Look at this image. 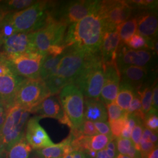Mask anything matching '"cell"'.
<instances>
[{
    "label": "cell",
    "instance_id": "d590c367",
    "mask_svg": "<svg viewBox=\"0 0 158 158\" xmlns=\"http://www.w3.org/2000/svg\"><path fill=\"white\" fill-rule=\"evenodd\" d=\"M127 117H128V114L123 118L113 121L111 122H108L112 135L115 139L121 137L122 132L124 130L127 123Z\"/></svg>",
    "mask_w": 158,
    "mask_h": 158
},
{
    "label": "cell",
    "instance_id": "db71d44e",
    "mask_svg": "<svg viewBox=\"0 0 158 158\" xmlns=\"http://www.w3.org/2000/svg\"><path fill=\"white\" fill-rule=\"evenodd\" d=\"M40 158L39 157V156H34V157H33V158Z\"/></svg>",
    "mask_w": 158,
    "mask_h": 158
},
{
    "label": "cell",
    "instance_id": "7bdbcfd3",
    "mask_svg": "<svg viewBox=\"0 0 158 158\" xmlns=\"http://www.w3.org/2000/svg\"><path fill=\"white\" fill-rule=\"evenodd\" d=\"M158 147V145L154 144L150 142H145L139 143V152L141 153L142 158H143L153 149Z\"/></svg>",
    "mask_w": 158,
    "mask_h": 158
},
{
    "label": "cell",
    "instance_id": "ffe728a7",
    "mask_svg": "<svg viewBox=\"0 0 158 158\" xmlns=\"http://www.w3.org/2000/svg\"><path fill=\"white\" fill-rule=\"evenodd\" d=\"M137 32L146 38L151 40L156 39L158 35V15L155 11H145L136 15Z\"/></svg>",
    "mask_w": 158,
    "mask_h": 158
},
{
    "label": "cell",
    "instance_id": "277c9868",
    "mask_svg": "<svg viewBox=\"0 0 158 158\" xmlns=\"http://www.w3.org/2000/svg\"><path fill=\"white\" fill-rule=\"evenodd\" d=\"M29 114L28 111L17 104L8 108L5 121L0 131V142L6 151L25 136Z\"/></svg>",
    "mask_w": 158,
    "mask_h": 158
},
{
    "label": "cell",
    "instance_id": "6da1fadb",
    "mask_svg": "<svg viewBox=\"0 0 158 158\" xmlns=\"http://www.w3.org/2000/svg\"><path fill=\"white\" fill-rule=\"evenodd\" d=\"M98 12L68 26L63 41L66 49L74 48L91 54L100 53L106 29Z\"/></svg>",
    "mask_w": 158,
    "mask_h": 158
},
{
    "label": "cell",
    "instance_id": "816d5d0a",
    "mask_svg": "<svg viewBox=\"0 0 158 158\" xmlns=\"http://www.w3.org/2000/svg\"><path fill=\"white\" fill-rule=\"evenodd\" d=\"M8 110V108L6 107L2 102H0V113L7 111Z\"/></svg>",
    "mask_w": 158,
    "mask_h": 158
},
{
    "label": "cell",
    "instance_id": "484cf974",
    "mask_svg": "<svg viewBox=\"0 0 158 158\" xmlns=\"http://www.w3.org/2000/svg\"><path fill=\"white\" fill-rule=\"evenodd\" d=\"M121 44L125 45L137 31L136 17H131L129 19L119 25L117 28Z\"/></svg>",
    "mask_w": 158,
    "mask_h": 158
},
{
    "label": "cell",
    "instance_id": "f546056e",
    "mask_svg": "<svg viewBox=\"0 0 158 158\" xmlns=\"http://www.w3.org/2000/svg\"><path fill=\"white\" fill-rule=\"evenodd\" d=\"M153 40H147L141 35L135 34L128 40L125 45L134 50H142L143 49L145 50L151 49L152 50Z\"/></svg>",
    "mask_w": 158,
    "mask_h": 158
},
{
    "label": "cell",
    "instance_id": "44dd1931",
    "mask_svg": "<svg viewBox=\"0 0 158 158\" xmlns=\"http://www.w3.org/2000/svg\"><path fill=\"white\" fill-rule=\"evenodd\" d=\"M85 119L95 122H107V108L100 97L85 98L84 102Z\"/></svg>",
    "mask_w": 158,
    "mask_h": 158
},
{
    "label": "cell",
    "instance_id": "4dcf8cb0",
    "mask_svg": "<svg viewBox=\"0 0 158 158\" xmlns=\"http://www.w3.org/2000/svg\"><path fill=\"white\" fill-rule=\"evenodd\" d=\"M141 100L142 110L146 115L152 110V87L147 86L139 91L135 92Z\"/></svg>",
    "mask_w": 158,
    "mask_h": 158
},
{
    "label": "cell",
    "instance_id": "30bf717a",
    "mask_svg": "<svg viewBox=\"0 0 158 158\" xmlns=\"http://www.w3.org/2000/svg\"><path fill=\"white\" fill-rule=\"evenodd\" d=\"M132 10L128 1H101L98 12L108 31L116 29L119 25L129 19Z\"/></svg>",
    "mask_w": 158,
    "mask_h": 158
},
{
    "label": "cell",
    "instance_id": "f5cc1de1",
    "mask_svg": "<svg viewBox=\"0 0 158 158\" xmlns=\"http://www.w3.org/2000/svg\"><path fill=\"white\" fill-rule=\"evenodd\" d=\"M116 158H130L128 156H125L123 155H121V154H118V155L117 156Z\"/></svg>",
    "mask_w": 158,
    "mask_h": 158
},
{
    "label": "cell",
    "instance_id": "9a60e30c",
    "mask_svg": "<svg viewBox=\"0 0 158 158\" xmlns=\"http://www.w3.org/2000/svg\"><path fill=\"white\" fill-rule=\"evenodd\" d=\"M40 117L35 116L29 119L25 132V138L29 145L35 150L51 147L55 143L45 130L40 124Z\"/></svg>",
    "mask_w": 158,
    "mask_h": 158
},
{
    "label": "cell",
    "instance_id": "d4e9b609",
    "mask_svg": "<svg viewBox=\"0 0 158 158\" xmlns=\"http://www.w3.org/2000/svg\"><path fill=\"white\" fill-rule=\"evenodd\" d=\"M32 149L24 136L10 147L6 151V158H29Z\"/></svg>",
    "mask_w": 158,
    "mask_h": 158
},
{
    "label": "cell",
    "instance_id": "cb8c5ba5",
    "mask_svg": "<svg viewBox=\"0 0 158 158\" xmlns=\"http://www.w3.org/2000/svg\"><path fill=\"white\" fill-rule=\"evenodd\" d=\"M135 94V91L128 85L120 83L115 102L122 110L127 112Z\"/></svg>",
    "mask_w": 158,
    "mask_h": 158
},
{
    "label": "cell",
    "instance_id": "7c38bea8",
    "mask_svg": "<svg viewBox=\"0 0 158 158\" xmlns=\"http://www.w3.org/2000/svg\"><path fill=\"white\" fill-rule=\"evenodd\" d=\"M45 56V54L34 52L19 55L8 63L12 73L25 79H38Z\"/></svg>",
    "mask_w": 158,
    "mask_h": 158
},
{
    "label": "cell",
    "instance_id": "1f68e13d",
    "mask_svg": "<svg viewBox=\"0 0 158 158\" xmlns=\"http://www.w3.org/2000/svg\"><path fill=\"white\" fill-rule=\"evenodd\" d=\"M115 138L112 136L98 134L96 135L89 136V149L96 152H98L105 149L109 142Z\"/></svg>",
    "mask_w": 158,
    "mask_h": 158
},
{
    "label": "cell",
    "instance_id": "d6986e66",
    "mask_svg": "<svg viewBox=\"0 0 158 158\" xmlns=\"http://www.w3.org/2000/svg\"><path fill=\"white\" fill-rule=\"evenodd\" d=\"M120 44V39L117 29L105 32L100 48V55L103 64L116 62Z\"/></svg>",
    "mask_w": 158,
    "mask_h": 158
},
{
    "label": "cell",
    "instance_id": "ac0fdd59",
    "mask_svg": "<svg viewBox=\"0 0 158 158\" xmlns=\"http://www.w3.org/2000/svg\"><path fill=\"white\" fill-rule=\"evenodd\" d=\"M24 79L11 72L0 76V102L6 107L9 108L14 105L18 85Z\"/></svg>",
    "mask_w": 158,
    "mask_h": 158
},
{
    "label": "cell",
    "instance_id": "681fc988",
    "mask_svg": "<svg viewBox=\"0 0 158 158\" xmlns=\"http://www.w3.org/2000/svg\"><path fill=\"white\" fill-rule=\"evenodd\" d=\"M9 14L6 12L4 11L1 7H0V26L1 25L2 23H3L5 18H6V15Z\"/></svg>",
    "mask_w": 158,
    "mask_h": 158
},
{
    "label": "cell",
    "instance_id": "f35d334b",
    "mask_svg": "<svg viewBox=\"0 0 158 158\" xmlns=\"http://www.w3.org/2000/svg\"><path fill=\"white\" fill-rule=\"evenodd\" d=\"M143 127H144L142 123L140 122L138 123L132 130L131 135V138H131V140L134 144L136 149L139 151V143H140V141L142 135Z\"/></svg>",
    "mask_w": 158,
    "mask_h": 158
},
{
    "label": "cell",
    "instance_id": "3957f363",
    "mask_svg": "<svg viewBox=\"0 0 158 158\" xmlns=\"http://www.w3.org/2000/svg\"><path fill=\"white\" fill-rule=\"evenodd\" d=\"M104 81V66L101 55L99 53L74 79L72 84L74 85L85 98H97L100 96Z\"/></svg>",
    "mask_w": 158,
    "mask_h": 158
},
{
    "label": "cell",
    "instance_id": "d6a6232c",
    "mask_svg": "<svg viewBox=\"0 0 158 158\" xmlns=\"http://www.w3.org/2000/svg\"><path fill=\"white\" fill-rule=\"evenodd\" d=\"M106 108L108 122L123 118L127 115V112L122 110L114 102L107 105Z\"/></svg>",
    "mask_w": 158,
    "mask_h": 158
},
{
    "label": "cell",
    "instance_id": "c3c4849f",
    "mask_svg": "<svg viewBox=\"0 0 158 158\" xmlns=\"http://www.w3.org/2000/svg\"><path fill=\"white\" fill-rule=\"evenodd\" d=\"M7 111L0 113V131L1 130V128L2 127V125L4 124V123L5 121Z\"/></svg>",
    "mask_w": 158,
    "mask_h": 158
},
{
    "label": "cell",
    "instance_id": "e0dca14e",
    "mask_svg": "<svg viewBox=\"0 0 158 158\" xmlns=\"http://www.w3.org/2000/svg\"><path fill=\"white\" fill-rule=\"evenodd\" d=\"M119 70L120 83L128 85L135 92L147 87V82L150 78L148 68L128 66L119 69Z\"/></svg>",
    "mask_w": 158,
    "mask_h": 158
},
{
    "label": "cell",
    "instance_id": "f907efd6",
    "mask_svg": "<svg viewBox=\"0 0 158 158\" xmlns=\"http://www.w3.org/2000/svg\"><path fill=\"white\" fill-rule=\"evenodd\" d=\"M6 151L5 148L0 142V158H6Z\"/></svg>",
    "mask_w": 158,
    "mask_h": 158
},
{
    "label": "cell",
    "instance_id": "bcb514c9",
    "mask_svg": "<svg viewBox=\"0 0 158 158\" xmlns=\"http://www.w3.org/2000/svg\"><path fill=\"white\" fill-rule=\"evenodd\" d=\"M63 158H87L85 153L80 151H73Z\"/></svg>",
    "mask_w": 158,
    "mask_h": 158
},
{
    "label": "cell",
    "instance_id": "6f0895ef",
    "mask_svg": "<svg viewBox=\"0 0 158 158\" xmlns=\"http://www.w3.org/2000/svg\"></svg>",
    "mask_w": 158,
    "mask_h": 158
},
{
    "label": "cell",
    "instance_id": "7a4b0ae2",
    "mask_svg": "<svg viewBox=\"0 0 158 158\" xmlns=\"http://www.w3.org/2000/svg\"><path fill=\"white\" fill-rule=\"evenodd\" d=\"M54 2L37 1L20 11L9 13L8 17L17 32H34L45 23L52 14Z\"/></svg>",
    "mask_w": 158,
    "mask_h": 158
},
{
    "label": "cell",
    "instance_id": "4316f807",
    "mask_svg": "<svg viewBox=\"0 0 158 158\" xmlns=\"http://www.w3.org/2000/svg\"><path fill=\"white\" fill-rule=\"evenodd\" d=\"M117 152L130 158H142L141 153L135 148L130 139L119 137L115 138Z\"/></svg>",
    "mask_w": 158,
    "mask_h": 158
},
{
    "label": "cell",
    "instance_id": "60d3db41",
    "mask_svg": "<svg viewBox=\"0 0 158 158\" xmlns=\"http://www.w3.org/2000/svg\"><path fill=\"white\" fill-rule=\"evenodd\" d=\"M150 142L154 144L158 145V134L157 132H155L151 130H149L145 127H143L142 135L140 141V143Z\"/></svg>",
    "mask_w": 158,
    "mask_h": 158
},
{
    "label": "cell",
    "instance_id": "2e32d148",
    "mask_svg": "<svg viewBox=\"0 0 158 158\" xmlns=\"http://www.w3.org/2000/svg\"><path fill=\"white\" fill-rule=\"evenodd\" d=\"M30 113L36 114V116L42 118L57 119L62 124L70 125V120L64 114L59 98L56 96H51L34 108Z\"/></svg>",
    "mask_w": 158,
    "mask_h": 158
},
{
    "label": "cell",
    "instance_id": "ba28073f",
    "mask_svg": "<svg viewBox=\"0 0 158 158\" xmlns=\"http://www.w3.org/2000/svg\"><path fill=\"white\" fill-rule=\"evenodd\" d=\"M59 99L64 114L73 126L71 131L79 132L85 121L84 96L73 84L65 86L59 93Z\"/></svg>",
    "mask_w": 158,
    "mask_h": 158
},
{
    "label": "cell",
    "instance_id": "e575fe53",
    "mask_svg": "<svg viewBox=\"0 0 158 158\" xmlns=\"http://www.w3.org/2000/svg\"><path fill=\"white\" fill-rule=\"evenodd\" d=\"M128 2L132 8H139L145 11H153L157 10L158 1L140 0V1H128Z\"/></svg>",
    "mask_w": 158,
    "mask_h": 158
},
{
    "label": "cell",
    "instance_id": "9f6ffc18",
    "mask_svg": "<svg viewBox=\"0 0 158 158\" xmlns=\"http://www.w3.org/2000/svg\"><path fill=\"white\" fill-rule=\"evenodd\" d=\"M1 49V46L0 45V49ZM0 52H1V50H0Z\"/></svg>",
    "mask_w": 158,
    "mask_h": 158
},
{
    "label": "cell",
    "instance_id": "7402d4cb",
    "mask_svg": "<svg viewBox=\"0 0 158 158\" xmlns=\"http://www.w3.org/2000/svg\"><path fill=\"white\" fill-rule=\"evenodd\" d=\"M73 138L74 136L70 132L69 135L60 143L36 150V155L40 158H63L68 153L73 151L72 146Z\"/></svg>",
    "mask_w": 158,
    "mask_h": 158
},
{
    "label": "cell",
    "instance_id": "8992f818",
    "mask_svg": "<svg viewBox=\"0 0 158 158\" xmlns=\"http://www.w3.org/2000/svg\"><path fill=\"white\" fill-rule=\"evenodd\" d=\"M51 94L40 79H25L18 85L14 98L17 104L29 113Z\"/></svg>",
    "mask_w": 158,
    "mask_h": 158
},
{
    "label": "cell",
    "instance_id": "603a6c76",
    "mask_svg": "<svg viewBox=\"0 0 158 158\" xmlns=\"http://www.w3.org/2000/svg\"><path fill=\"white\" fill-rule=\"evenodd\" d=\"M63 55V53L57 56L45 55L40 69V79L44 81L55 74L57 66L62 59Z\"/></svg>",
    "mask_w": 158,
    "mask_h": 158
},
{
    "label": "cell",
    "instance_id": "5bb4252c",
    "mask_svg": "<svg viewBox=\"0 0 158 158\" xmlns=\"http://www.w3.org/2000/svg\"><path fill=\"white\" fill-rule=\"evenodd\" d=\"M103 66L104 81L100 97L108 105L115 100L118 92L121 76L116 62Z\"/></svg>",
    "mask_w": 158,
    "mask_h": 158
},
{
    "label": "cell",
    "instance_id": "52a82bcc",
    "mask_svg": "<svg viewBox=\"0 0 158 158\" xmlns=\"http://www.w3.org/2000/svg\"><path fill=\"white\" fill-rule=\"evenodd\" d=\"M68 25L51 14L45 23L34 32V43L37 52L45 54L55 46L63 45Z\"/></svg>",
    "mask_w": 158,
    "mask_h": 158
},
{
    "label": "cell",
    "instance_id": "ab89813d",
    "mask_svg": "<svg viewBox=\"0 0 158 158\" xmlns=\"http://www.w3.org/2000/svg\"><path fill=\"white\" fill-rule=\"evenodd\" d=\"M79 131L81 135L87 136H92L99 134L96 130L94 123L85 119L79 129Z\"/></svg>",
    "mask_w": 158,
    "mask_h": 158
},
{
    "label": "cell",
    "instance_id": "5b68a950",
    "mask_svg": "<svg viewBox=\"0 0 158 158\" xmlns=\"http://www.w3.org/2000/svg\"><path fill=\"white\" fill-rule=\"evenodd\" d=\"M101 1L79 0L62 2L57 6L55 2L52 14L68 26L77 23L85 17L98 11Z\"/></svg>",
    "mask_w": 158,
    "mask_h": 158
},
{
    "label": "cell",
    "instance_id": "7dc6e473",
    "mask_svg": "<svg viewBox=\"0 0 158 158\" xmlns=\"http://www.w3.org/2000/svg\"><path fill=\"white\" fill-rule=\"evenodd\" d=\"M143 158H158V147L153 149L152 151H151L148 154H147Z\"/></svg>",
    "mask_w": 158,
    "mask_h": 158
},
{
    "label": "cell",
    "instance_id": "9c48e42d",
    "mask_svg": "<svg viewBox=\"0 0 158 158\" xmlns=\"http://www.w3.org/2000/svg\"><path fill=\"white\" fill-rule=\"evenodd\" d=\"M99 53L91 54L74 48L66 49L54 75L68 80L72 84L74 79Z\"/></svg>",
    "mask_w": 158,
    "mask_h": 158
},
{
    "label": "cell",
    "instance_id": "836d02e7",
    "mask_svg": "<svg viewBox=\"0 0 158 158\" xmlns=\"http://www.w3.org/2000/svg\"><path fill=\"white\" fill-rule=\"evenodd\" d=\"M8 14L0 26V40L1 44L6 39L17 33L15 28L8 17Z\"/></svg>",
    "mask_w": 158,
    "mask_h": 158
},
{
    "label": "cell",
    "instance_id": "8d00e7d4",
    "mask_svg": "<svg viewBox=\"0 0 158 158\" xmlns=\"http://www.w3.org/2000/svg\"><path fill=\"white\" fill-rule=\"evenodd\" d=\"M118 155L115 139L108 143L105 149L97 153L96 158H116Z\"/></svg>",
    "mask_w": 158,
    "mask_h": 158
},
{
    "label": "cell",
    "instance_id": "f1b7e54d",
    "mask_svg": "<svg viewBox=\"0 0 158 158\" xmlns=\"http://www.w3.org/2000/svg\"><path fill=\"white\" fill-rule=\"evenodd\" d=\"M44 81L51 96H56L65 86L70 84L68 80L55 75L48 77Z\"/></svg>",
    "mask_w": 158,
    "mask_h": 158
},
{
    "label": "cell",
    "instance_id": "ee69618b",
    "mask_svg": "<svg viewBox=\"0 0 158 158\" xmlns=\"http://www.w3.org/2000/svg\"><path fill=\"white\" fill-rule=\"evenodd\" d=\"M158 87L157 83L154 85L152 90V110L150 113H158ZM149 114V113H148Z\"/></svg>",
    "mask_w": 158,
    "mask_h": 158
},
{
    "label": "cell",
    "instance_id": "f6af8a7d",
    "mask_svg": "<svg viewBox=\"0 0 158 158\" xmlns=\"http://www.w3.org/2000/svg\"><path fill=\"white\" fill-rule=\"evenodd\" d=\"M11 72L8 63L0 56V76Z\"/></svg>",
    "mask_w": 158,
    "mask_h": 158
},
{
    "label": "cell",
    "instance_id": "8fae6325",
    "mask_svg": "<svg viewBox=\"0 0 158 158\" xmlns=\"http://www.w3.org/2000/svg\"><path fill=\"white\" fill-rule=\"evenodd\" d=\"M37 52L34 43V32H17L2 44L0 56L9 62L25 53Z\"/></svg>",
    "mask_w": 158,
    "mask_h": 158
},
{
    "label": "cell",
    "instance_id": "b9f144b4",
    "mask_svg": "<svg viewBox=\"0 0 158 158\" xmlns=\"http://www.w3.org/2000/svg\"><path fill=\"white\" fill-rule=\"evenodd\" d=\"M94 124L98 134L100 133L102 135L113 137L110 125L108 122H95L94 123Z\"/></svg>",
    "mask_w": 158,
    "mask_h": 158
},
{
    "label": "cell",
    "instance_id": "4fadbf2b",
    "mask_svg": "<svg viewBox=\"0 0 158 158\" xmlns=\"http://www.w3.org/2000/svg\"><path fill=\"white\" fill-rule=\"evenodd\" d=\"M152 59V53L149 50H134L120 44L116 62L118 69L128 66L148 68Z\"/></svg>",
    "mask_w": 158,
    "mask_h": 158
},
{
    "label": "cell",
    "instance_id": "74e56055",
    "mask_svg": "<svg viewBox=\"0 0 158 158\" xmlns=\"http://www.w3.org/2000/svg\"><path fill=\"white\" fill-rule=\"evenodd\" d=\"M142 124L144 127L155 132H158V114L154 113L148 114L145 115V118L144 119Z\"/></svg>",
    "mask_w": 158,
    "mask_h": 158
},
{
    "label": "cell",
    "instance_id": "83f0119b",
    "mask_svg": "<svg viewBox=\"0 0 158 158\" xmlns=\"http://www.w3.org/2000/svg\"><path fill=\"white\" fill-rule=\"evenodd\" d=\"M33 0H7L0 1V7L8 13H13L23 10L36 3Z\"/></svg>",
    "mask_w": 158,
    "mask_h": 158
},
{
    "label": "cell",
    "instance_id": "11a10c76",
    "mask_svg": "<svg viewBox=\"0 0 158 158\" xmlns=\"http://www.w3.org/2000/svg\"><path fill=\"white\" fill-rule=\"evenodd\" d=\"M0 45H2V44H1V40H0Z\"/></svg>",
    "mask_w": 158,
    "mask_h": 158
}]
</instances>
